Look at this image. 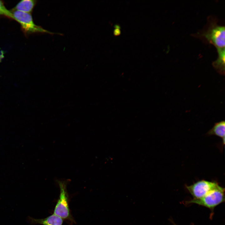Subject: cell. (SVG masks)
Listing matches in <instances>:
<instances>
[{
  "label": "cell",
  "mask_w": 225,
  "mask_h": 225,
  "mask_svg": "<svg viewBox=\"0 0 225 225\" xmlns=\"http://www.w3.org/2000/svg\"><path fill=\"white\" fill-rule=\"evenodd\" d=\"M224 188L218 185L214 189L203 197L194 198L186 202L187 203H195L212 208L224 201Z\"/></svg>",
  "instance_id": "obj_2"
},
{
  "label": "cell",
  "mask_w": 225,
  "mask_h": 225,
  "mask_svg": "<svg viewBox=\"0 0 225 225\" xmlns=\"http://www.w3.org/2000/svg\"><path fill=\"white\" fill-rule=\"evenodd\" d=\"M28 220L31 225L39 224L42 225H62L63 222L62 218L54 214L43 219H35L28 217Z\"/></svg>",
  "instance_id": "obj_6"
},
{
  "label": "cell",
  "mask_w": 225,
  "mask_h": 225,
  "mask_svg": "<svg viewBox=\"0 0 225 225\" xmlns=\"http://www.w3.org/2000/svg\"><path fill=\"white\" fill-rule=\"evenodd\" d=\"M218 58L212 63V65L220 75H225V48H217Z\"/></svg>",
  "instance_id": "obj_7"
},
{
  "label": "cell",
  "mask_w": 225,
  "mask_h": 225,
  "mask_svg": "<svg viewBox=\"0 0 225 225\" xmlns=\"http://www.w3.org/2000/svg\"><path fill=\"white\" fill-rule=\"evenodd\" d=\"M225 122L222 121L215 123L213 127L208 132V135H214L222 138V142H225Z\"/></svg>",
  "instance_id": "obj_8"
},
{
  "label": "cell",
  "mask_w": 225,
  "mask_h": 225,
  "mask_svg": "<svg viewBox=\"0 0 225 225\" xmlns=\"http://www.w3.org/2000/svg\"><path fill=\"white\" fill-rule=\"evenodd\" d=\"M14 19L16 20L21 25L23 29L28 33L44 32L52 33L34 24L31 15L18 11L13 10L11 12Z\"/></svg>",
  "instance_id": "obj_4"
},
{
  "label": "cell",
  "mask_w": 225,
  "mask_h": 225,
  "mask_svg": "<svg viewBox=\"0 0 225 225\" xmlns=\"http://www.w3.org/2000/svg\"><path fill=\"white\" fill-rule=\"evenodd\" d=\"M59 187V198L53 211L55 214L62 219L73 222L74 220L71 214L68 204V195L67 190L68 180H56Z\"/></svg>",
  "instance_id": "obj_1"
},
{
  "label": "cell",
  "mask_w": 225,
  "mask_h": 225,
  "mask_svg": "<svg viewBox=\"0 0 225 225\" xmlns=\"http://www.w3.org/2000/svg\"><path fill=\"white\" fill-rule=\"evenodd\" d=\"M218 185L216 182L202 180L191 185L186 186V188L194 198H199L204 196Z\"/></svg>",
  "instance_id": "obj_5"
},
{
  "label": "cell",
  "mask_w": 225,
  "mask_h": 225,
  "mask_svg": "<svg viewBox=\"0 0 225 225\" xmlns=\"http://www.w3.org/2000/svg\"><path fill=\"white\" fill-rule=\"evenodd\" d=\"M35 3V1L33 0H22L16 5L14 10L30 13L32 11Z\"/></svg>",
  "instance_id": "obj_9"
},
{
  "label": "cell",
  "mask_w": 225,
  "mask_h": 225,
  "mask_svg": "<svg viewBox=\"0 0 225 225\" xmlns=\"http://www.w3.org/2000/svg\"><path fill=\"white\" fill-rule=\"evenodd\" d=\"M0 15H4L14 19L12 14L5 7L3 2L0 1Z\"/></svg>",
  "instance_id": "obj_10"
},
{
  "label": "cell",
  "mask_w": 225,
  "mask_h": 225,
  "mask_svg": "<svg viewBox=\"0 0 225 225\" xmlns=\"http://www.w3.org/2000/svg\"><path fill=\"white\" fill-rule=\"evenodd\" d=\"M216 48H225V27L215 22H210L208 28L201 35Z\"/></svg>",
  "instance_id": "obj_3"
}]
</instances>
